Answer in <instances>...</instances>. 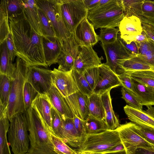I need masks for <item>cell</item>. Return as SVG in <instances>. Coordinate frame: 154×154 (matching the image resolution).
Wrapping results in <instances>:
<instances>
[{
  "mask_svg": "<svg viewBox=\"0 0 154 154\" xmlns=\"http://www.w3.org/2000/svg\"><path fill=\"white\" fill-rule=\"evenodd\" d=\"M6 6L8 17L21 13L23 10L22 0H6Z\"/></svg>",
  "mask_w": 154,
  "mask_h": 154,
  "instance_id": "46",
  "label": "cell"
},
{
  "mask_svg": "<svg viewBox=\"0 0 154 154\" xmlns=\"http://www.w3.org/2000/svg\"><path fill=\"white\" fill-rule=\"evenodd\" d=\"M43 45L46 63L50 66L57 63L62 51V45L57 37L43 36Z\"/></svg>",
  "mask_w": 154,
  "mask_h": 154,
  "instance_id": "22",
  "label": "cell"
},
{
  "mask_svg": "<svg viewBox=\"0 0 154 154\" xmlns=\"http://www.w3.org/2000/svg\"><path fill=\"white\" fill-rule=\"evenodd\" d=\"M9 122L6 117H0V154H11L7 137Z\"/></svg>",
  "mask_w": 154,
  "mask_h": 154,
  "instance_id": "33",
  "label": "cell"
},
{
  "mask_svg": "<svg viewBox=\"0 0 154 154\" xmlns=\"http://www.w3.org/2000/svg\"><path fill=\"white\" fill-rule=\"evenodd\" d=\"M138 98L143 106H154V88L132 78Z\"/></svg>",
  "mask_w": 154,
  "mask_h": 154,
  "instance_id": "27",
  "label": "cell"
},
{
  "mask_svg": "<svg viewBox=\"0 0 154 154\" xmlns=\"http://www.w3.org/2000/svg\"><path fill=\"white\" fill-rule=\"evenodd\" d=\"M52 141L57 154H77V151L73 150L61 139L51 134Z\"/></svg>",
  "mask_w": 154,
  "mask_h": 154,
  "instance_id": "41",
  "label": "cell"
},
{
  "mask_svg": "<svg viewBox=\"0 0 154 154\" xmlns=\"http://www.w3.org/2000/svg\"><path fill=\"white\" fill-rule=\"evenodd\" d=\"M52 106L57 111L62 119L73 118L74 115L65 97L53 85L46 94Z\"/></svg>",
  "mask_w": 154,
  "mask_h": 154,
  "instance_id": "21",
  "label": "cell"
},
{
  "mask_svg": "<svg viewBox=\"0 0 154 154\" xmlns=\"http://www.w3.org/2000/svg\"><path fill=\"white\" fill-rule=\"evenodd\" d=\"M104 154H126L125 150H111L108 152Z\"/></svg>",
  "mask_w": 154,
  "mask_h": 154,
  "instance_id": "58",
  "label": "cell"
},
{
  "mask_svg": "<svg viewBox=\"0 0 154 154\" xmlns=\"http://www.w3.org/2000/svg\"><path fill=\"white\" fill-rule=\"evenodd\" d=\"M130 154H154V150L143 148L137 149Z\"/></svg>",
  "mask_w": 154,
  "mask_h": 154,
  "instance_id": "56",
  "label": "cell"
},
{
  "mask_svg": "<svg viewBox=\"0 0 154 154\" xmlns=\"http://www.w3.org/2000/svg\"><path fill=\"white\" fill-rule=\"evenodd\" d=\"M52 128L53 134L63 140V121L57 111L52 106L51 108Z\"/></svg>",
  "mask_w": 154,
  "mask_h": 154,
  "instance_id": "38",
  "label": "cell"
},
{
  "mask_svg": "<svg viewBox=\"0 0 154 154\" xmlns=\"http://www.w3.org/2000/svg\"><path fill=\"white\" fill-rule=\"evenodd\" d=\"M10 32L6 0H1L0 12V45L6 40Z\"/></svg>",
  "mask_w": 154,
  "mask_h": 154,
  "instance_id": "32",
  "label": "cell"
},
{
  "mask_svg": "<svg viewBox=\"0 0 154 154\" xmlns=\"http://www.w3.org/2000/svg\"><path fill=\"white\" fill-rule=\"evenodd\" d=\"M77 154H80L78 152V153Z\"/></svg>",
  "mask_w": 154,
  "mask_h": 154,
  "instance_id": "61",
  "label": "cell"
},
{
  "mask_svg": "<svg viewBox=\"0 0 154 154\" xmlns=\"http://www.w3.org/2000/svg\"><path fill=\"white\" fill-rule=\"evenodd\" d=\"M122 69L123 72L152 70H154V65L148 63L137 54L126 60L123 64Z\"/></svg>",
  "mask_w": 154,
  "mask_h": 154,
  "instance_id": "28",
  "label": "cell"
},
{
  "mask_svg": "<svg viewBox=\"0 0 154 154\" xmlns=\"http://www.w3.org/2000/svg\"><path fill=\"white\" fill-rule=\"evenodd\" d=\"M143 31L147 36L154 42V30L147 25L141 23Z\"/></svg>",
  "mask_w": 154,
  "mask_h": 154,
  "instance_id": "54",
  "label": "cell"
},
{
  "mask_svg": "<svg viewBox=\"0 0 154 154\" xmlns=\"http://www.w3.org/2000/svg\"><path fill=\"white\" fill-rule=\"evenodd\" d=\"M26 119L31 154H57L51 134L37 112L30 106L24 112Z\"/></svg>",
  "mask_w": 154,
  "mask_h": 154,
  "instance_id": "2",
  "label": "cell"
},
{
  "mask_svg": "<svg viewBox=\"0 0 154 154\" xmlns=\"http://www.w3.org/2000/svg\"><path fill=\"white\" fill-rule=\"evenodd\" d=\"M72 74L79 90L88 97L90 96L93 93V92L83 73H80L76 70L73 69Z\"/></svg>",
  "mask_w": 154,
  "mask_h": 154,
  "instance_id": "36",
  "label": "cell"
},
{
  "mask_svg": "<svg viewBox=\"0 0 154 154\" xmlns=\"http://www.w3.org/2000/svg\"><path fill=\"white\" fill-rule=\"evenodd\" d=\"M64 23L73 33L77 25L87 17L88 11L83 0H57Z\"/></svg>",
  "mask_w": 154,
  "mask_h": 154,
  "instance_id": "8",
  "label": "cell"
},
{
  "mask_svg": "<svg viewBox=\"0 0 154 154\" xmlns=\"http://www.w3.org/2000/svg\"><path fill=\"white\" fill-rule=\"evenodd\" d=\"M101 60L92 47L82 46L80 47L73 69L82 73L86 69L99 66L102 63Z\"/></svg>",
  "mask_w": 154,
  "mask_h": 154,
  "instance_id": "17",
  "label": "cell"
},
{
  "mask_svg": "<svg viewBox=\"0 0 154 154\" xmlns=\"http://www.w3.org/2000/svg\"><path fill=\"white\" fill-rule=\"evenodd\" d=\"M63 121V140L72 147L79 148L83 140L75 126L73 118H66Z\"/></svg>",
  "mask_w": 154,
  "mask_h": 154,
  "instance_id": "23",
  "label": "cell"
},
{
  "mask_svg": "<svg viewBox=\"0 0 154 154\" xmlns=\"http://www.w3.org/2000/svg\"><path fill=\"white\" fill-rule=\"evenodd\" d=\"M31 106L38 113L51 134H53L51 117L52 106L47 94L38 93Z\"/></svg>",
  "mask_w": 154,
  "mask_h": 154,
  "instance_id": "19",
  "label": "cell"
},
{
  "mask_svg": "<svg viewBox=\"0 0 154 154\" xmlns=\"http://www.w3.org/2000/svg\"><path fill=\"white\" fill-rule=\"evenodd\" d=\"M150 38H148L145 33L142 31V33L136 36L135 38L134 41L139 42L149 41Z\"/></svg>",
  "mask_w": 154,
  "mask_h": 154,
  "instance_id": "57",
  "label": "cell"
},
{
  "mask_svg": "<svg viewBox=\"0 0 154 154\" xmlns=\"http://www.w3.org/2000/svg\"><path fill=\"white\" fill-rule=\"evenodd\" d=\"M8 139L14 154H26L28 152L30 141L25 112L19 113L9 121Z\"/></svg>",
  "mask_w": 154,
  "mask_h": 154,
  "instance_id": "6",
  "label": "cell"
},
{
  "mask_svg": "<svg viewBox=\"0 0 154 154\" xmlns=\"http://www.w3.org/2000/svg\"><path fill=\"white\" fill-rule=\"evenodd\" d=\"M89 115L101 120H105V113L101 95L93 93L88 97Z\"/></svg>",
  "mask_w": 154,
  "mask_h": 154,
  "instance_id": "30",
  "label": "cell"
},
{
  "mask_svg": "<svg viewBox=\"0 0 154 154\" xmlns=\"http://www.w3.org/2000/svg\"><path fill=\"white\" fill-rule=\"evenodd\" d=\"M119 29L120 38L127 44L134 41L135 36L143 31L140 19L134 16L125 17L121 22Z\"/></svg>",
  "mask_w": 154,
  "mask_h": 154,
  "instance_id": "16",
  "label": "cell"
},
{
  "mask_svg": "<svg viewBox=\"0 0 154 154\" xmlns=\"http://www.w3.org/2000/svg\"><path fill=\"white\" fill-rule=\"evenodd\" d=\"M26 154H30L28 152L27 153H26Z\"/></svg>",
  "mask_w": 154,
  "mask_h": 154,
  "instance_id": "60",
  "label": "cell"
},
{
  "mask_svg": "<svg viewBox=\"0 0 154 154\" xmlns=\"http://www.w3.org/2000/svg\"><path fill=\"white\" fill-rule=\"evenodd\" d=\"M100 75L97 83L93 93L102 95L115 87L122 86L117 74L113 72L105 63L99 66Z\"/></svg>",
  "mask_w": 154,
  "mask_h": 154,
  "instance_id": "15",
  "label": "cell"
},
{
  "mask_svg": "<svg viewBox=\"0 0 154 154\" xmlns=\"http://www.w3.org/2000/svg\"><path fill=\"white\" fill-rule=\"evenodd\" d=\"M14 63L15 69L11 79L6 114L9 121L17 114L25 112L23 90L29 67L25 61L18 57Z\"/></svg>",
  "mask_w": 154,
  "mask_h": 154,
  "instance_id": "3",
  "label": "cell"
},
{
  "mask_svg": "<svg viewBox=\"0 0 154 154\" xmlns=\"http://www.w3.org/2000/svg\"><path fill=\"white\" fill-rule=\"evenodd\" d=\"M140 19L141 23L147 25L154 30V18L143 16Z\"/></svg>",
  "mask_w": 154,
  "mask_h": 154,
  "instance_id": "55",
  "label": "cell"
},
{
  "mask_svg": "<svg viewBox=\"0 0 154 154\" xmlns=\"http://www.w3.org/2000/svg\"><path fill=\"white\" fill-rule=\"evenodd\" d=\"M122 144L118 132L108 130L95 134H87L77 152L104 154Z\"/></svg>",
  "mask_w": 154,
  "mask_h": 154,
  "instance_id": "5",
  "label": "cell"
},
{
  "mask_svg": "<svg viewBox=\"0 0 154 154\" xmlns=\"http://www.w3.org/2000/svg\"><path fill=\"white\" fill-rule=\"evenodd\" d=\"M138 55L148 63L154 65V42L151 40L150 47L145 55L143 56Z\"/></svg>",
  "mask_w": 154,
  "mask_h": 154,
  "instance_id": "50",
  "label": "cell"
},
{
  "mask_svg": "<svg viewBox=\"0 0 154 154\" xmlns=\"http://www.w3.org/2000/svg\"><path fill=\"white\" fill-rule=\"evenodd\" d=\"M125 17L120 0H110L88 11L87 18L97 29L119 27Z\"/></svg>",
  "mask_w": 154,
  "mask_h": 154,
  "instance_id": "4",
  "label": "cell"
},
{
  "mask_svg": "<svg viewBox=\"0 0 154 154\" xmlns=\"http://www.w3.org/2000/svg\"><path fill=\"white\" fill-rule=\"evenodd\" d=\"M85 124L88 134H95L108 130L105 120H101L89 115L84 120Z\"/></svg>",
  "mask_w": 154,
  "mask_h": 154,
  "instance_id": "34",
  "label": "cell"
},
{
  "mask_svg": "<svg viewBox=\"0 0 154 154\" xmlns=\"http://www.w3.org/2000/svg\"><path fill=\"white\" fill-rule=\"evenodd\" d=\"M142 10L143 16L154 18V1L144 0Z\"/></svg>",
  "mask_w": 154,
  "mask_h": 154,
  "instance_id": "47",
  "label": "cell"
},
{
  "mask_svg": "<svg viewBox=\"0 0 154 154\" xmlns=\"http://www.w3.org/2000/svg\"><path fill=\"white\" fill-rule=\"evenodd\" d=\"M136 42L138 48V54L143 56L145 55L150 47L151 39L150 38L149 41L139 42Z\"/></svg>",
  "mask_w": 154,
  "mask_h": 154,
  "instance_id": "51",
  "label": "cell"
},
{
  "mask_svg": "<svg viewBox=\"0 0 154 154\" xmlns=\"http://www.w3.org/2000/svg\"><path fill=\"white\" fill-rule=\"evenodd\" d=\"M9 29L17 51L16 56L28 67L48 66L45 61L43 36L31 26L23 11L8 17Z\"/></svg>",
  "mask_w": 154,
  "mask_h": 154,
  "instance_id": "1",
  "label": "cell"
},
{
  "mask_svg": "<svg viewBox=\"0 0 154 154\" xmlns=\"http://www.w3.org/2000/svg\"><path fill=\"white\" fill-rule=\"evenodd\" d=\"M73 33L76 42L80 47H93L99 41L98 35L95 32L93 25L89 22L87 17L77 25Z\"/></svg>",
  "mask_w": 154,
  "mask_h": 154,
  "instance_id": "14",
  "label": "cell"
},
{
  "mask_svg": "<svg viewBox=\"0 0 154 154\" xmlns=\"http://www.w3.org/2000/svg\"><path fill=\"white\" fill-rule=\"evenodd\" d=\"M118 39L134 55L138 54V48L137 42H136L134 41L129 44H127L121 39L119 35V33L118 36Z\"/></svg>",
  "mask_w": 154,
  "mask_h": 154,
  "instance_id": "52",
  "label": "cell"
},
{
  "mask_svg": "<svg viewBox=\"0 0 154 154\" xmlns=\"http://www.w3.org/2000/svg\"><path fill=\"white\" fill-rule=\"evenodd\" d=\"M38 94L37 92L32 85L26 81L23 90V99L25 111L31 106L33 100Z\"/></svg>",
  "mask_w": 154,
  "mask_h": 154,
  "instance_id": "40",
  "label": "cell"
},
{
  "mask_svg": "<svg viewBox=\"0 0 154 154\" xmlns=\"http://www.w3.org/2000/svg\"><path fill=\"white\" fill-rule=\"evenodd\" d=\"M80 154H97V153H80Z\"/></svg>",
  "mask_w": 154,
  "mask_h": 154,
  "instance_id": "59",
  "label": "cell"
},
{
  "mask_svg": "<svg viewBox=\"0 0 154 154\" xmlns=\"http://www.w3.org/2000/svg\"><path fill=\"white\" fill-rule=\"evenodd\" d=\"M145 110H140L128 105L124 107L128 119L136 125L154 128V107L147 106Z\"/></svg>",
  "mask_w": 154,
  "mask_h": 154,
  "instance_id": "18",
  "label": "cell"
},
{
  "mask_svg": "<svg viewBox=\"0 0 154 154\" xmlns=\"http://www.w3.org/2000/svg\"><path fill=\"white\" fill-rule=\"evenodd\" d=\"M62 48V51L57 61L59 64L57 69L64 72L71 71L73 69L80 48L74 39L73 33L63 41Z\"/></svg>",
  "mask_w": 154,
  "mask_h": 154,
  "instance_id": "12",
  "label": "cell"
},
{
  "mask_svg": "<svg viewBox=\"0 0 154 154\" xmlns=\"http://www.w3.org/2000/svg\"><path fill=\"white\" fill-rule=\"evenodd\" d=\"M85 5L88 11L92 10L98 6L100 0H83Z\"/></svg>",
  "mask_w": 154,
  "mask_h": 154,
  "instance_id": "53",
  "label": "cell"
},
{
  "mask_svg": "<svg viewBox=\"0 0 154 154\" xmlns=\"http://www.w3.org/2000/svg\"><path fill=\"white\" fill-rule=\"evenodd\" d=\"M37 11L43 36L57 37L48 18L43 12L38 7Z\"/></svg>",
  "mask_w": 154,
  "mask_h": 154,
  "instance_id": "39",
  "label": "cell"
},
{
  "mask_svg": "<svg viewBox=\"0 0 154 154\" xmlns=\"http://www.w3.org/2000/svg\"><path fill=\"white\" fill-rule=\"evenodd\" d=\"M6 41L10 58L13 62L16 56L17 51L10 32L8 35Z\"/></svg>",
  "mask_w": 154,
  "mask_h": 154,
  "instance_id": "49",
  "label": "cell"
},
{
  "mask_svg": "<svg viewBox=\"0 0 154 154\" xmlns=\"http://www.w3.org/2000/svg\"><path fill=\"white\" fill-rule=\"evenodd\" d=\"M126 72L132 79L154 88V70Z\"/></svg>",
  "mask_w": 154,
  "mask_h": 154,
  "instance_id": "35",
  "label": "cell"
},
{
  "mask_svg": "<svg viewBox=\"0 0 154 154\" xmlns=\"http://www.w3.org/2000/svg\"><path fill=\"white\" fill-rule=\"evenodd\" d=\"M73 120L76 130L84 140L87 134L84 120L80 119L75 115L73 118Z\"/></svg>",
  "mask_w": 154,
  "mask_h": 154,
  "instance_id": "48",
  "label": "cell"
},
{
  "mask_svg": "<svg viewBox=\"0 0 154 154\" xmlns=\"http://www.w3.org/2000/svg\"><path fill=\"white\" fill-rule=\"evenodd\" d=\"M65 98L74 115L85 120L89 115L88 97L78 90Z\"/></svg>",
  "mask_w": 154,
  "mask_h": 154,
  "instance_id": "20",
  "label": "cell"
},
{
  "mask_svg": "<svg viewBox=\"0 0 154 154\" xmlns=\"http://www.w3.org/2000/svg\"><path fill=\"white\" fill-rule=\"evenodd\" d=\"M117 76L121 82L122 86L138 99L133 84L132 78L129 74L127 72H125L118 75Z\"/></svg>",
  "mask_w": 154,
  "mask_h": 154,
  "instance_id": "45",
  "label": "cell"
},
{
  "mask_svg": "<svg viewBox=\"0 0 154 154\" xmlns=\"http://www.w3.org/2000/svg\"><path fill=\"white\" fill-rule=\"evenodd\" d=\"M53 85L66 97L79 90L72 74V70L64 72L54 68L51 71Z\"/></svg>",
  "mask_w": 154,
  "mask_h": 154,
  "instance_id": "13",
  "label": "cell"
},
{
  "mask_svg": "<svg viewBox=\"0 0 154 154\" xmlns=\"http://www.w3.org/2000/svg\"><path fill=\"white\" fill-rule=\"evenodd\" d=\"M134 123L126 122L119 125L116 129L118 132L126 154H130L137 149L143 148L154 150V146L138 134L134 129Z\"/></svg>",
  "mask_w": 154,
  "mask_h": 154,
  "instance_id": "10",
  "label": "cell"
},
{
  "mask_svg": "<svg viewBox=\"0 0 154 154\" xmlns=\"http://www.w3.org/2000/svg\"><path fill=\"white\" fill-rule=\"evenodd\" d=\"M119 32V28H100V34L98 35L99 41L105 44L113 43L117 40Z\"/></svg>",
  "mask_w": 154,
  "mask_h": 154,
  "instance_id": "37",
  "label": "cell"
},
{
  "mask_svg": "<svg viewBox=\"0 0 154 154\" xmlns=\"http://www.w3.org/2000/svg\"><path fill=\"white\" fill-rule=\"evenodd\" d=\"M144 0H120L125 17H143L142 7Z\"/></svg>",
  "mask_w": 154,
  "mask_h": 154,
  "instance_id": "31",
  "label": "cell"
},
{
  "mask_svg": "<svg viewBox=\"0 0 154 154\" xmlns=\"http://www.w3.org/2000/svg\"><path fill=\"white\" fill-rule=\"evenodd\" d=\"M38 8L44 14L61 45L70 36L62 17L57 0H36Z\"/></svg>",
  "mask_w": 154,
  "mask_h": 154,
  "instance_id": "7",
  "label": "cell"
},
{
  "mask_svg": "<svg viewBox=\"0 0 154 154\" xmlns=\"http://www.w3.org/2000/svg\"><path fill=\"white\" fill-rule=\"evenodd\" d=\"M83 73L93 92L97 83L100 75L99 66L86 69Z\"/></svg>",
  "mask_w": 154,
  "mask_h": 154,
  "instance_id": "42",
  "label": "cell"
},
{
  "mask_svg": "<svg viewBox=\"0 0 154 154\" xmlns=\"http://www.w3.org/2000/svg\"><path fill=\"white\" fill-rule=\"evenodd\" d=\"M134 129L138 134L148 142L154 146V128L141 126L134 124Z\"/></svg>",
  "mask_w": 154,
  "mask_h": 154,
  "instance_id": "44",
  "label": "cell"
},
{
  "mask_svg": "<svg viewBox=\"0 0 154 154\" xmlns=\"http://www.w3.org/2000/svg\"><path fill=\"white\" fill-rule=\"evenodd\" d=\"M122 98L128 104V105L134 108L142 110L143 105L140 100L124 88H121Z\"/></svg>",
  "mask_w": 154,
  "mask_h": 154,
  "instance_id": "43",
  "label": "cell"
},
{
  "mask_svg": "<svg viewBox=\"0 0 154 154\" xmlns=\"http://www.w3.org/2000/svg\"><path fill=\"white\" fill-rule=\"evenodd\" d=\"M109 90L101 95V98L105 113V121L109 130H115L119 125L118 119L113 110L112 99Z\"/></svg>",
  "mask_w": 154,
  "mask_h": 154,
  "instance_id": "26",
  "label": "cell"
},
{
  "mask_svg": "<svg viewBox=\"0 0 154 154\" xmlns=\"http://www.w3.org/2000/svg\"><path fill=\"white\" fill-rule=\"evenodd\" d=\"M106 62L105 64L117 75L123 72L122 67L124 62L135 55L118 39L110 44L101 43Z\"/></svg>",
  "mask_w": 154,
  "mask_h": 154,
  "instance_id": "9",
  "label": "cell"
},
{
  "mask_svg": "<svg viewBox=\"0 0 154 154\" xmlns=\"http://www.w3.org/2000/svg\"><path fill=\"white\" fill-rule=\"evenodd\" d=\"M23 11L31 26L39 35L43 36L41 28L37 6L35 0H23Z\"/></svg>",
  "mask_w": 154,
  "mask_h": 154,
  "instance_id": "24",
  "label": "cell"
},
{
  "mask_svg": "<svg viewBox=\"0 0 154 154\" xmlns=\"http://www.w3.org/2000/svg\"><path fill=\"white\" fill-rule=\"evenodd\" d=\"M51 71L38 66H29L26 81L38 93L47 94L53 85Z\"/></svg>",
  "mask_w": 154,
  "mask_h": 154,
  "instance_id": "11",
  "label": "cell"
},
{
  "mask_svg": "<svg viewBox=\"0 0 154 154\" xmlns=\"http://www.w3.org/2000/svg\"><path fill=\"white\" fill-rule=\"evenodd\" d=\"M11 79L5 75L0 74V117H7Z\"/></svg>",
  "mask_w": 154,
  "mask_h": 154,
  "instance_id": "25",
  "label": "cell"
},
{
  "mask_svg": "<svg viewBox=\"0 0 154 154\" xmlns=\"http://www.w3.org/2000/svg\"><path fill=\"white\" fill-rule=\"evenodd\" d=\"M0 45V74L5 75L12 78L15 71V63H13L10 58L6 40Z\"/></svg>",
  "mask_w": 154,
  "mask_h": 154,
  "instance_id": "29",
  "label": "cell"
}]
</instances>
